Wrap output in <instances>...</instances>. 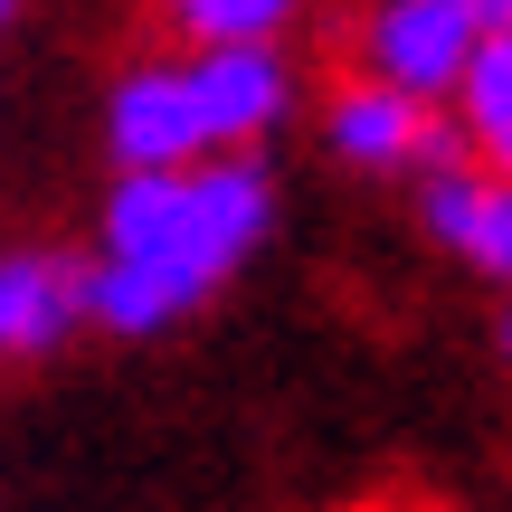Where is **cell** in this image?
I'll use <instances>...</instances> for the list:
<instances>
[{
    "mask_svg": "<svg viewBox=\"0 0 512 512\" xmlns=\"http://www.w3.org/2000/svg\"><path fill=\"white\" fill-rule=\"evenodd\" d=\"M275 190L256 162L124 171L95 219V266H76V313L105 332H171L266 247Z\"/></svg>",
    "mask_w": 512,
    "mask_h": 512,
    "instance_id": "1",
    "label": "cell"
},
{
    "mask_svg": "<svg viewBox=\"0 0 512 512\" xmlns=\"http://www.w3.org/2000/svg\"><path fill=\"white\" fill-rule=\"evenodd\" d=\"M190 67V105H200V143L209 152H256L294 105V67L275 38H200Z\"/></svg>",
    "mask_w": 512,
    "mask_h": 512,
    "instance_id": "2",
    "label": "cell"
},
{
    "mask_svg": "<svg viewBox=\"0 0 512 512\" xmlns=\"http://www.w3.org/2000/svg\"><path fill=\"white\" fill-rule=\"evenodd\" d=\"M475 38H484V10H475V0H370L361 57H370V76H380V86L437 105V95H456Z\"/></svg>",
    "mask_w": 512,
    "mask_h": 512,
    "instance_id": "3",
    "label": "cell"
},
{
    "mask_svg": "<svg viewBox=\"0 0 512 512\" xmlns=\"http://www.w3.org/2000/svg\"><path fill=\"white\" fill-rule=\"evenodd\" d=\"M323 143H332V162H351V171H437V162H475L456 124H437L418 95L380 86V76H370V86H351V95H332Z\"/></svg>",
    "mask_w": 512,
    "mask_h": 512,
    "instance_id": "4",
    "label": "cell"
},
{
    "mask_svg": "<svg viewBox=\"0 0 512 512\" xmlns=\"http://www.w3.org/2000/svg\"><path fill=\"white\" fill-rule=\"evenodd\" d=\"M105 143L124 171H181L209 162L200 143V105H190V67L181 57H152V67H124L105 95Z\"/></svg>",
    "mask_w": 512,
    "mask_h": 512,
    "instance_id": "5",
    "label": "cell"
},
{
    "mask_svg": "<svg viewBox=\"0 0 512 512\" xmlns=\"http://www.w3.org/2000/svg\"><path fill=\"white\" fill-rule=\"evenodd\" d=\"M418 228L437 247H456L475 275L512 285V181H494V171H475V162L418 171Z\"/></svg>",
    "mask_w": 512,
    "mask_h": 512,
    "instance_id": "6",
    "label": "cell"
},
{
    "mask_svg": "<svg viewBox=\"0 0 512 512\" xmlns=\"http://www.w3.org/2000/svg\"><path fill=\"white\" fill-rule=\"evenodd\" d=\"M86 323L76 313V266L67 256H0V361H38L67 332Z\"/></svg>",
    "mask_w": 512,
    "mask_h": 512,
    "instance_id": "7",
    "label": "cell"
},
{
    "mask_svg": "<svg viewBox=\"0 0 512 512\" xmlns=\"http://www.w3.org/2000/svg\"><path fill=\"white\" fill-rule=\"evenodd\" d=\"M456 133L475 152V171L512 181V19H484L475 57L456 76Z\"/></svg>",
    "mask_w": 512,
    "mask_h": 512,
    "instance_id": "8",
    "label": "cell"
},
{
    "mask_svg": "<svg viewBox=\"0 0 512 512\" xmlns=\"http://www.w3.org/2000/svg\"><path fill=\"white\" fill-rule=\"evenodd\" d=\"M294 10L304 0H162V19L190 38H275Z\"/></svg>",
    "mask_w": 512,
    "mask_h": 512,
    "instance_id": "9",
    "label": "cell"
},
{
    "mask_svg": "<svg viewBox=\"0 0 512 512\" xmlns=\"http://www.w3.org/2000/svg\"><path fill=\"white\" fill-rule=\"evenodd\" d=\"M475 10H484V19H512V0H475Z\"/></svg>",
    "mask_w": 512,
    "mask_h": 512,
    "instance_id": "10",
    "label": "cell"
},
{
    "mask_svg": "<svg viewBox=\"0 0 512 512\" xmlns=\"http://www.w3.org/2000/svg\"><path fill=\"white\" fill-rule=\"evenodd\" d=\"M10 19H19V0H0V29H10Z\"/></svg>",
    "mask_w": 512,
    "mask_h": 512,
    "instance_id": "11",
    "label": "cell"
},
{
    "mask_svg": "<svg viewBox=\"0 0 512 512\" xmlns=\"http://www.w3.org/2000/svg\"><path fill=\"white\" fill-rule=\"evenodd\" d=\"M503 361H512V313H503Z\"/></svg>",
    "mask_w": 512,
    "mask_h": 512,
    "instance_id": "12",
    "label": "cell"
}]
</instances>
